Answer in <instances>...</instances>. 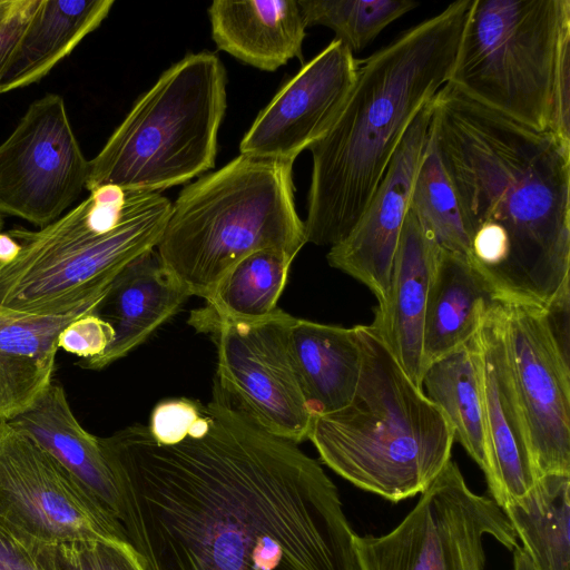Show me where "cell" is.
Returning a JSON list of instances; mask_svg holds the SVG:
<instances>
[{
  "mask_svg": "<svg viewBox=\"0 0 570 570\" xmlns=\"http://www.w3.org/2000/svg\"><path fill=\"white\" fill-rule=\"evenodd\" d=\"M8 422L33 438L120 522L118 487L98 436L78 422L62 385L52 382L29 409Z\"/></svg>",
  "mask_w": 570,
  "mask_h": 570,
  "instance_id": "obj_20",
  "label": "cell"
},
{
  "mask_svg": "<svg viewBox=\"0 0 570 570\" xmlns=\"http://www.w3.org/2000/svg\"><path fill=\"white\" fill-rule=\"evenodd\" d=\"M86 159L65 100L47 94L33 101L0 145V215L42 228L63 215L86 188Z\"/></svg>",
  "mask_w": 570,
  "mask_h": 570,
  "instance_id": "obj_11",
  "label": "cell"
},
{
  "mask_svg": "<svg viewBox=\"0 0 570 570\" xmlns=\"http://www.w3.org/2000/svg\"><path fill=\"white\" fill-rule=\"evenodd\" d=\"M190 295L163 266L156 248L130 262L112 281L92 314L108 323L114 338L82 367L101 370L142 344L174 316Z\"/></svg>",
  "mask_w": 570,
  "mask_h": 570,
  "instance_id": "obj_17",
  "label": "cell"
},
{
  "mask_svg": "<svg viewBox=\"0 0 570 570\" xmlns=\"http://www.w3.org/2000/svg\"><path fill=\"white\" fill-rule=\"evenodd\" d=\"M145 570H361L337 488L219 387L188 428L98 438Z\"/></svg>",
  "mask_w": 570,
  "mask_h": 570,
  "instance_id": "obj_1",
  "label": "cell"
},
{
  "mask_svg": "<svg viewBox=\"0 0 570 570\" xmlns=\"http://www.w3.org/2000/svg\"><path fill=\"white\" fill-rule=\"evenodd\" d=\"M227 77L213 52L189 53L139 97L99 154L86 188L159 193L215 165Z\"/></svg>",
  "mask_w": 570,
  "mask_h": 570,
  "instance_id": "obj_8",
  "label": "cell"
},
{
  "mask_svg": "<svg viewBox=\"0 0 570 570\" xmlns=\"http://www.w3.org/2000/svg\"><path fill=\"white\" fill-rule=\"evenodd\" d=\"M293 163L239 155L178 195L155 247L190 296L206 299L245 256L275 249L291 258L307 243L294 203Z\"/></svg>",
  "mask_w": 570,
  "mask_h": 570,
  "instance_id": "obj_6",
  "label": "cell"
},
{
  "mask_svg": "<svg viewBox=\"0 0 570 570\" xmlns=\"http://www.w3.org/2000/svg\"><path fill=\"white\" fill-rule=\"evenodd\" d=\"M570 474L538 478L503 512L535 570H570Z\"/></svg>",
  "mask_w": 570,
  "mask_h": 570,
  "instance_id": "obj_27",
  "label": "cell"
},
{
  "mask_svg": "<svg viewBox=\"0 0 570 570\" xmlns=\"http://www.w3.org/2000/svg\"><path fill=\"white\" fill-rule=\"evenodd\" d=\"M410 208L440 249L470 256V239L458 202L431 136L416 173Z\"/></svg>",
  "mask_w": 570,
  "mask_h": 570,
  "instance_id": "obj_28",
  "label": "cell"
},
{
  "mask_svg": "<svg viewBox=\"0 0 570 570\" xmlns=\"http://www.w3.org/2000/svg\"><path fill=\"white\" fill-rule=\"evenodd\" d=\"M306 27L324 26L352 52L419 6L410 0H297Z\"/></svg>",
  "mask_w": 570,
  "mask_h": 570,
  "instance_id": "obj_29",
  "label": "cell"
},
{
  "mask_svg": "<svg viewBox=\"0 0 570 570\" xmlns=\"http://www.w3.org/2000/svg\"><path fill=\"white\" fill-rule=\"evenodd\" d=\"M293 258L275 249L254 252L219 279L203 308L190 313L189 324L213 334L223 323L250 322L275 313Z\"/></svg>",
  "mask_w": 570,
  "mask_h": 570,
  "instance_id": "obj_25",
  "label": "cell"
},
{
  "mask_svg": "<svg viewBox=\"0 0 570 570\" xmlns=\"http://www.w3.org/2000/svg\"><path fill=\"white\" fill-rule=\"evenodd\" d=\"M430 136L499 299L547 307L569 286L570 145L445 83Z\"/></svg>",
  "mask_w": 570,
  "mask_h": 570,
  "instance_id": "obj_2",
  "label": "cell"
},
{
  "mask_svg": "<svg viewBox=\"0 0 570 570\" xmlns=\"http://www.w3.org/2000/svg\"><path fill=\"white\" fill-rule=\"evenodd\" d=\"M472 0H459L358 61L355 81L313 167L307 243L334 246L354 228L405 130L448 82Z\"/></svg>",
  "mask_w": 570,
  "mask_h": 570,
  "instance_id": "obj_3",
  "label": "cell"
},
{
  "mask_svg": "<svg viewBox=\"0 0 570 570\" xmlns=\"http://www.w3.org/2000/svg\"><path fill=\"white\" fill-rule=\"evenodd\" d=\"M433 99L409 125L357 224L341 243L330 247L326 256L332 267L366 285L379 306L387 299L401 230L430 138Z\"/></svg>",
  "mask_w": 570,
  "mask_h": 570,
  "instance_id": "obj_15",
  "label": "cell"
},
{
  "mask_svg": "<svg viewBox=\"0 0 570 570\" xmlns=\"http://www.w3.org/2000/svg\"><path fill=\"white\" fill-rule=\"evenodd\" d=\"M170 210L160 193L107 185L42 228L8 230L18 247L0 264V313L61 316L95 307L130 262L157 246Z\"/></svg>",
  "mask_w": 570,
  "mask_h": 570,
  "instance_id": "obj_5",
  "label": "cell"
},
{
  "mask_svg": "<svg viewBox=\"0 0 570 570\" xmlns=\"http://www.w3.org/2000/svg\"><path fill=\"white\" fill-rule=\"evenodd\" d=\"M358 61L333 39L257 115L240 141V154L294 163L333 124L353 87Z\"/></svg>",
  "mask_w": 570,
  "mask_h": 570,
  "instance_id": "obj_14",
  "label": "cell"
},
{
  "mask_svg": "<svg viewBox=\"0 0 570 570\" xmlns=\"http://www.w3.org/2000/svg\"><path fill=\"white\" fill-rule=\"evenodd\" d=\"M513 570H535L529 557L520 546L513 549Z\"/></svg>",
  "mask_w": 570,
  "mask_h": 570,
  "instance_id": "obj_35",
  "label": "cell"
},
{
  "mask_svg": "<svg viewBox=\"0 0 570 570\" xmlns=\"http://www.w3.org/2000/svg\"><path fill=\"white\" fill-rule=\"evenodd\" d=\"M445 415L458 441L484 472L487 442L475 335L428 365L422 390Z\"/></svg>",
  "mask_w": 570,
  "mask_h": 570,
  "instance_id": "obj_26",
  "label": "cell"
},
{
  "mask_svg": "<svg viewBox=\"0 0 570 570\" xmlns=\"http://www.w3.org/2000/svg\"><path fill=\"white\" fill-rule=\"evenodd\" d=\"M94 308L61 316L0 313V421L24 412L53 382L61 332Z\"/></svg>",
  "mask_w": 570,
  "mask_h": 570,
  "instance_id": "obj_22",
  "label": "cell"
},
{
  "mask_svg": "<svg viewBox=\"0 0 570 570\" xmlns=\"http://www.w3.org/2000/svg\"><path fill=\"white\" fill-rule=\"evenodd\" d=\"M288 345L313 415L341 410L356 389L361 352L355 328L293 318Z\"/></svg>",
  "mask_w": 570,
  "mask_h": 570,
  "instance_id": "obj_24",
  "label": "cell"
},
{
  "mask_svg": "<svg viewBox=\"0 0 570 570\" xmlns=\"http://www.w3.org/2000/svg\"><path fill=\"white\" fill-rule=\"evenodd\" d=\"M2 227H3V219H2V216L0 215V233H2Z\"/></svg>",
  "mask_w": 570,
  "mask_h": 570,
  "instance_id": "obj_36",
  "label": "cell"
},
{
  "mask_svg": "<svg viewBox=\"0 0 570 570\" xmlns=\"http://www.w3.org/2000/svg\"><path fill=\"white\" fill-rule=\"evenodd\" d=\"M448 83L570 145V1L472 0Z\"/></svg>",
  "mask_w": 570,
  "mask_h": 570,
  "instance_id": "obj_7",
  "label": "cell"
},
{
  "mask_svg": "<svg viewBox=\"0 0 570 570\" xmlns=\"http://www.w3.org/2000/svg\"><path fill=\"white\" fill-rule=\"evenodd\" d=\"M38 550L45 570H145L139 554L122 540L39 542Z\"/></svg>",
  "mask_w": 570,
  "mask_h": 570,
  "instance_id": "obj_30",
  "label": "cell"
},
{
  "mask_svg": "<svg viewBox=\"0 0 570 570\" xmlns=\"http://www.w3.org/2000/svg\"><path fill=\"white\" fill-rule=\"evenodd\" d=\"M412 511L389 533L355 534L361 570H484V538L508 550L517 534L503 510L474 493L450 460Z\"/></svg>",
  "mask_w": 570,
  "mask_h": 570,
  "instance_id": "obj_9",
  "label": "cell"
},
{
  "mask_svg": "<svg viewBox=\"0 0 570 570\" xmlns=\"http://www.w3.org/2000/svg\"><path fill=\"white\" fill-rule=\"evenodd\" d=\"M208 14L217 48L246 65L275 71L302 59L307 27L297 0H216Z\"/></svg>",
  "mask_w": 570,
  "mask_h": 570,
  "instance_id": "obj_19",
  "label": "cell"
},
{
  "mask_svg": "<svg viewBox=\"0 0 570 570\" xmlns=\"http://www.w3.org/2000/svg\"><path fill=\"white\" fill-rule=\"evenodd\" d=\"M475 340L487 442L483 473L491 498L502 509L538 479L507 352L503 301L490 306Z\"/></svg>",
  "mask_w": 570,
  "mask_h": 570,
  "instance_id": "obj_16",
  "label": "cell"
},
{
  "mask_svg": "<svg viewBox=\"0 0 570 570\" xmlns=\"http://www.w3.org/2000/svg\"><path fill=\"white\" fill-rule=\"evenodd\" d=\"M114 0H40L2 73L0 92L39 81L96 30Z\"/></svg>",
  "mask_w": 570,
  "mask_h": 570,
  "instance_id": "obj_23",
  "label": "cell"
},
{
  "mask_svg": "<svg viewBox=\"0 0 570 570\" xmlns=\"http://www.w3.org/2000/svg\"><path fill=\"white\" fill-rule=\"evenodd\" d=\"M293 318L278 308L263 320L223 323L212 336L219 389L266 430L298 444L314 415L289 352Z\"/></svg>",
  "mask_w": 570,
  "mask_h": 570,
  "instance_id": "obj_12",
  "label": "cell"
},
{
  "mask_svg": "<svg viewBox=\"0 0 570 570\" xmlns=\"http://www.w3.org/2000/svg\"><path fill=\"white\" fill-rule=\"evenodd\" d=\"M39 2L0 0V82L6 65Z\"/></svg>",
  "mask_w": 570,
  "mask_h": 570,
  "instance_id": "obj_33",
  "label": "cell"
},
{
  "mask_svg": "<svg viewBox=\"0 0 570 570\" xmlns=\"http://www.w3.org/2000/svg\"><path fill=\"white\" fill-rule=\"evenodd\" d=\"M499 299L469 257L439 250L423 322V372L428 365L466 344Z\"/></svg>",
  "mask_w": 570,
  "mask_h": 570,
  "instance_id": "obj_21",
  "label": "cell"
},
{
  "mask_svg": "<svg viewBox=\"0 0 570 570\" xmlns=\"http://www.w3.org/2000/svg\"><path fill=\"white\" fill-rule=\"evenodd\" d=\"M91 312L77 317L65 327L59 336V348L81 360L97 357L106 351L114 338V331Z\"/></svg>",
  "mask_w": 570,
  "mask_h": 570,
  "instance_id": "obj_31",
  "label": "cell"
},
{
  "mask_svg": "<svg viewBox=\"0 0 570 570\" xmlns=\"http://www.w3.org/2000/svg\"><path fill=\"white\" fill-rule=\"evenodd\" d=\"M505 345L537 478L570 474V363L540 306L504 302Z\"/></svg>",
  "mask_w": 570,
  "mask_h": 570,
  "instance_id": "obj_13",
  "label": "cell"
},
{
  "mask_svg": "<svg viewBox=\"0 0 570 570\" xmlns=\"http://www.w3.org/2000/svg\"><path fill=\"white\" fill-rule=\"evenodd\" d=\"M0 519L55 544L128 541L122 524L33 438L0 421Z\"/></svg>",
  "mask_w": 570,
  "mask_h": 570,
  "instance_id": "obj_10",
  "label": "cell"
},
{
  "mask_svg": "<svg viewBox=\"0 0 570 570\" xmlns=\"http://www.w3.org/2000/svg\"><path fill=\"white\" fill-rule=\"evenodd\" d=\"M570 287L564 288L544 307L549 330L566 358L569 360V301Z\"/></svg>",
  "mask_w": 570,
  "mask_h": 570,
  "instance_id": "obj_34",
  "label": "cell"
},
{
  "mask_svg": "<svg viewBox=\"0 0 570 570\" xmlns=\"http://www.w3.org/2000/svg\"><path fill=\"white\" fill-rule=\"evenodd\" d=\"M439 246L409 207L401 230L386 302L371 326L412 382L422 389L423 322Z\"/></svg>",
  "mask_w": 570,
  "mask_h": 570,
  "instance_id": "obj_18",
  "label": "cell"
},
{
  "mask_svg": "<svg viewBox=\"0 0 570 570\" xmlns=\"http://www.w3.org/2000/svg\"><path fill=\"white\" fill-rule=\"evenodd\" d=\"M361 352L352 400L314 415L307 439L355 487L391 502L423 493L451 460L453 430L371 325L354 326Z\"/></svg>",
  "mask_w": 570,
  "mask_h": 570,
  "instance_id": "obj_4",
  "label": "cell"
},
{
  "mask_svg": "<svg viewBox=\"0 0 570 570\" xmlns=\"http://www.w3.org/2000/svg\"><path fill=\"white\" fill-rule=\"evenodd\" d=\"M39 542L0 519V570H45Z\"/></svg>",
  "mask_w": 570,
  "mask_h": 570,
  "instance_id": "obj_32",
  "label": "cell"
}]
</instances>
